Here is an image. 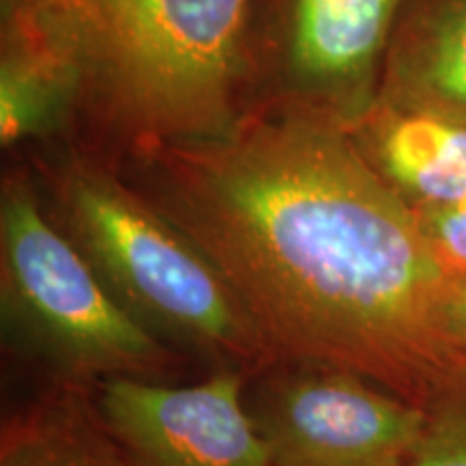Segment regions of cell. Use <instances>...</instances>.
Listing matches in <instances>:
<instances>
[{
	"mask_svg": "<svg viewBox=\"0 0 466 466\" xmlns=\"http://www.w3.org/2000/svg\"><path fill=\"white\" fill-rule=\"evenodd\" d=\"M141 192L217 268L277 359L346 367L423 406L464 371L450 275L417 212L350 138L268 119L143 156Z\"/></svg>",
	"mask_w": 466,
	"mask_h": 466,
	"instance_id": "obj_1",
	"label": "cell"
},
{
	"mask_svg": "<svg viewBox=\"0 0 466 466\" xmlns=\"http://www.w3.org/2000/svg\"><path fill=\"white\" fill-rule=\"evenodd\" d=\"M248 0H28L44 56L134 156L229 130Z\"/></svg>",
	"mask_w": 466,
	"mask_h": 466,
	"instance_id": "obj_2",
	"label": "cell"
},
{
	"mask_svg": "<svg viewBox=\"0 0 466 466\" xmlns=\"http://www.w3.org/2000/svg\"><path fill=\"white\" fill-rule=\"evenodd\" d=\"M50 199L110 296L192 367L248 378L277 359L217 268L124 179L76 165L52 175Z\"/></svg>",
	"mask_w": 466,
	"mask_h": 466,
	"instance_id": "obj_3",
	"label": "cell"
},
{
	"mask_svg": "<svg viewBox=\"0 0 466 466\" xmlns=\"http://www.w3.org/2000/svg\"><path fill=\"white\" fill-rule=\"evenodd\" d=\"M0 250L5 348L44 382H177L192 367L110 296L28 179L17 175L3 188Z\"/></svg>",
	"mask_w": 466,
	"mask_h": 466,
	"instance_id": "obj_4",
	"label": "cell"
},
{
	"mask_svg": "<svg viewBox=\"0 0 466 466\" xmlns=\"http://www.w3.org/2000/svg\"><path fill=\"white\" fill-rule=\"evenodd\" d=\"M268 466H412L423 408L346 367L275 359L244 382Z\"/></svg>",
	"mask_w": 466,
	"mask_h": 466,
	"instance_id": "obj_5",
	"label": "cell"
},
{
	"mask_svg": "<svg viewBox=\"0 0 466 466\" xmlns=\"http://www.w3.org/2000/svg\"><path fill=\"white\" fill-rule=\"evenodd\" d=\"M244 382L238 371H212L197 382L110 378L97 395L143 466H268Z\"/></svg>",
	"mask_w": 466,
	"mask_h": 466,
	"instance_id": "obj_6",
	"label": "cell"
},
{
	"mask_svg": "<svg viewBox=\"0 0 466 466\" xmlns=\"http://www.w3.org/2000/svg\"><path fill=\"white\" fill-rule=\"evenodd\" d=\"M0 466H143L104 415L97 387L44 382L5 417Z\"/></svg>",
	"mask_w": 466,
	"mask_h": 466,
	"instance_id": "obj_7",
	"label": "cell"
},
{
	"mask_svg": "<svg viewBox=\"0 0 466 466\" xmlns=\"http://www.w3.org/2000/svg\"><path fill=\"white\" fill-rule=\"evenodd\" d=\"M391 108L466 124V0H419L389 63Z\"/></svg>",
	"mask_w": 466,
	"mask_h": 466,
	"instance_id": "obj_8",
	"label": "cell"
},
{
	"mask_svg": "<svg viewBox=\"0 0 466 466\" xmlns=\"http://www.w3.org/2000/svg\"><path fill=\"white\" fill-rule=\"evenodd\" d=\"M371 165L415 212L458 201L466 192V124L389 108Z\"/></svg>",
	"mask_w": 466,
	"mask_h": 466,
	"instance_id": "obj_9",
	"label": "cell"
},
{
	"mask_svg": "<svg viewBox=\"0 0 466 466\" xmlns=\"http://www.w3.org/2000/svg\"><path fill=\"white\" fill-rule=\"evenodd\" d=\"M401 0H296L294 56L302 72L352 80L374 66Z\"/></svg>",
	"mask_w": 466,
	"mask_h": 466,
	"instance_id": "obj_10",
	"label": "cell"
},
{
	"mask_svg": "<svg viewBox=\"0 0 466 466\" xmlns=\"http://www.w3.org/2000/svg\"><path fill=\"white\" fill-rule=\"evenodd\" d=\"M421 408L423 432L412 466H466V370Z\"/></svg>",
	"mask_w": 466,
	"mask_h": 466,
	"instance_id": "obj_11",
	"label": "cell"
},
{
	"mask_svg": "<svg viewBox=\"0 0 466 466\" xmlns=\"http://www.w3.org/2000/svg\"><path fill=\"white\" fill-rule=\"evenodd\" d=\"M436 259L450 277H466V192L447 206L417 212Z\"/></svg>",
	"mask_w": 466,
	"mask_h": 466,
	"instance_id": "obj_12",
	"label": "cell"
},
{
	"mask_svg": "<svg viewBox=\"0 0 466 466\" xmlns=\"http://www.w3.org/2000/svg\"><path fill=\"white\" fill-rule=\"evenodd\" d=\"M441 329L451 354L466 370V277H450L441 305Z\"/></svg>",
	"mask_w": 466,
	"mask_h": 466,
	"instance_id": "obj_13",
	"label": "cell"
}]
</instances>
